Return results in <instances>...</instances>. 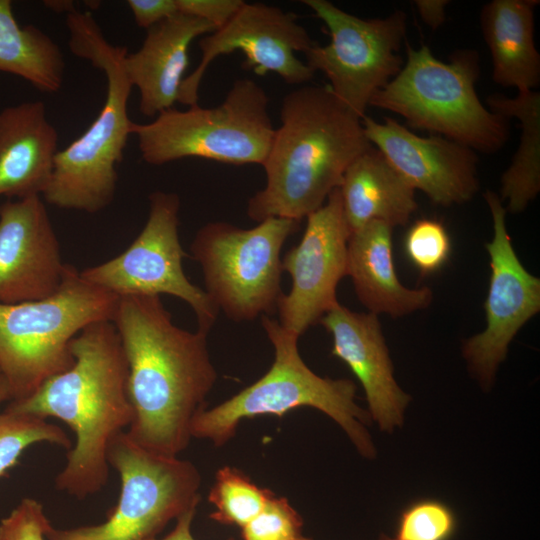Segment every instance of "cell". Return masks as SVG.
Segmentation results:
<instances>
[{
	"label": "cell",
	"mask_w": 540,
	"mask_h": 540,
	"mask_svg": "<svg viewBox=\"0 0 540 540\" xmlns=\"http://www.w3.org/2000/svg\"><path fill=\"white\" fill-rule=\"evenodd\" d=\"M486 102L492 112L520 123L519 145L501 176L499 198L507 202L506 212L521 213L540 191V93L518 92L513 98L493 94Z\"/></svg>",
	"instance_id": "cell-24"
},
{
	"label": "cell",
	"mask_w": 540,
	"mask_h": 540,
	"mask_svg": "<svg viewBox=\"0 0 540 540\" xmlns=\"http://www.w3.org/2000/svg\"><path fill=\"white\" fill-rule=\"evenodd\" d=\"M405 45L402 69L372 97L369 106L396 113L412 128L446 137L474 151L500 150L509 137V119L489 110L477 95V51L459 50L449 62H443L425 45L419 49Z\"/></svg>",
	"instance_id": "cell-6"
},
{
	"label": "cell",
	"mask_w": 540,
	"mask_h": 540,
	"mask_svg": "<svg viewBox=\"0 0 540 540\" xmlns=\"http://www.w3.org/2000/svg\"><path fill=\"white\" fill-rule=\"evenodd\" d=\"M377 540H393V538L389 537L386 534H382V535H380V537Z\"/></svg>",
	"instance_id": "cell-38"
},
{
	"label": "cell",
	"mask_w": 540,
	"mask_h": 540,
	"mask_svg": "<svg viewBox=\"0 0 540 540\" xmlns=\"http://www.w3.org/2000/svg\"><path fill=\"white\" fill-rule=\"evenodd\" d=\"M404 250L408 260L422 274L438 271L449 259L450 236L444 225L434 219H420L407 231Z\"/></svg>",
	"instance_id": "cell-29"
},
{
	"label": "cell",
	"mask_w": 540,
	"mask_h": 540,
	"mask_svg": "<svg viewBox=\"0 0 540 540\" xmlns=\"http://www.w3.org/2000/svg\"><path fill=\"white\" fill-rule=\"evenodd\" d=\"M297 540H312V539L306 538L304 536H300Z\"/></svg>",
	"instance_id": "cell-39"
},
{
	"label": "cell",
	"mask_w": 540,
	"mask_h": 540,
	"mask_svg": "<svg viewBox=\"0 0 540 540\" xmlns=\"http://www.w3.org/2000/svg\"><path fill=\"white\" fill-rule=\"evenodd\" d=\"M274 493L260 488L241 470L224 466L216 473L215 483L208 496L215 511L214 521L241 528L253 519Z\"/></svg>",
	"instance_id": "cell-26"
},
{
	"label": "cell",
	"mask_w": 540,
	"mask_h": 540,
	"mask_svg": "<svg viewBox=\"0 0 540 540\" xmlns=\"http://www.w3.org/2000/svg\"><path fill=\"white\" fill-rule=\"evenodd\" d=\"M331 334L333 356L356 376L366 395L369 414L381 431L400 427L410 401L397 384L378 316L336 303L319 321Z\"/></svg>",
	"instance_id": "cell-18"
},
{
	"label": "cell",
	"mask_w": 540,
	"mask_h": 540,
	"mask_svg": "<svg viewBox=\"0 0 540 540\" xmlns=\"http://www.w3.org/2000/svg\"><path fill=\"white\" fill-rule=\"evenodd\" d=\"M303 237L281 260L290 274V292L277 302L279 324L300 336L336 304V288L347 273L346 223L339 187L309 214Z\"/></svg>",
	"instance_id": "cell-15"
},
{
	"label": "cell",
	"mask_w": 540,
	"mask_h": 540,
	"mask_svg": "<svg viewBox=\"0 0 540 540\" xmlns=\"http://www.w3.org/2000/svg\"><path fill=\"white\" fill-rule=\"evenodd\" d=\"M303 521L285 497L273 494L263 509L242 527L241 540H297Z\"/></svg>",
	"instance_id": "cell-30"
},
{
	"label": "cell",
	"mask_w": 540,
	"mask_h": 540,
	"mask_svg": "<svg viewBox=\"0 0 540 540\" xmlns=\"http://www.w3.org/2000/svg\"><path fill=\"white\" fill-rule=\"evenodd\" d=\"M415 6L423 22L432 29H437L445 21L447 0H416Z\"/></svg>",
	"instance_id": "cell-34"
},
{
	"label": "cell",
	"mask_w": 540,
	"mask_h": 540,
	"mask_svg": "<svg viewBox=\"0 0 540 540\" xmlns=\"http://www.w3.org/2000/svg\"><path fill=\"white\" fill-rule=\"evenodd\" d=\"M64 56L57 43L36 26L18 24L10 0H0V72L23 78L44 93L63 83Z\"/></svg>",
	"instance_id": "cell-25"
},
{
	"label": "cell",
	"mask_w": 540,
	"mask_h": 540,
	"mask_svg": "<svg viewBox=\"0 0 540 540\" xmlns=\"http://www.w3.org/2000/svg\"><path fill=\"white\" fill-rule=\"evenodd\" d=\"M299 227L300 221L271 217L249 229L218 221L198 230L191 252L206 293L228 318L249 321L274 312L283 294L280 252Z\"/></svg>",
	"instance_id": "cell-10"
},
{
	"label": "cell",
	"mask_w": 540,
	"mask_h": 540,
	"mask_svg": "<svg viewBox=\"0 0 540 540\" xmlns=\"http://www.w3.org/2000/svg\"><path fill=\"white\" fill-rule=\"evenodd\" d=\"M316 42L298 22L297 16L265 3H244L224 26L199 40L201 60L185 76L178 101L198 105L199 87L209 65L219 56L240 51L245 56L243 67L259 76L273 72L287 84H305L315 72L300 60Z\"/></svg>",
	"instance_id": "cell-13"
},
{
	"label": "cell",
	"mask_w": 540,
	"mask_h": 540,
	"mask_svg": "<svg viewBox=\"0 0 540 540\" xmlns=\"http://www.w3.org/2000/svg\"><path fill=\"white\" fill-rule=\"evenodd\" d=\"M280 121L262 164L266 185L247 204L248 216L257 222L306 218L340 186L351 162L372 146L362 118L328 84H305L289 92Z\"/></svg>",
	"instance_id": "cell-3"
},
{
	"label": "cell",
	"mask_w": 540,
	"mask_h": 540,
	"mask_svg": "<svg viewBox=\"0 0 540 540\" xmlns=\"http://www.w3.org/2000/svg\"><path fill=\"white\" fill-rule=\"evenodd\" d=\"M215 30L205 20L178 13L147 29L140 49L127 53L125 71L132 87L139 91V110L144 116L154 117L173 108L192 41Z\"/></svg>",
	"instance_id": "cell-19"
},
{
	"label": "cell",
	"mask_w": 540,
	"mask_h": 540,
	"mask_svg": "<svg viewBox=\"0 0 540 540\" xmlns=\"http://www.w3.org/2000/svg\"><path fill=\"white\" fill-rule=\"evenodd\" d=\"M107 460L121 487L106 520L68 529L51 526L47 540H147L200 503L201 476L190 461L151 453L125 431L109 445Z\"/></svg>",
	"instance_id": "cell-9"
},
{
	"label": "cell",
	"mask_w": 540,
	"mask_h": 540,
	"mask_svg": "<svg viewBox=\"0 0 540 540\" xmlns=\"http://www.w3.org/2000/svg\"><path fill=\"white\" fill-rule=\"evenodd\" d=\"M265 90L252 79L236 80L215 107L170 108L145 124L133 122L142 159L163 165L203 158L232 165L259 164L269 152L275 128Z\"/></svg>",
	"instance_id": "cell-8"
},
{
	"label": "cell",
	"mask_w": 540,
	"mask_h": 540,
	"mask_svg": "<svg viewBox=\"0 0 540 540\" xmlns=\"http://www.w3.org/2000/svg\"><path fill=\"white\" fill-rule=\"evenodd\" d=\"M244 3L242 0H176L178 13L205 20L216 30L231 20Z\"/></svg>",
	"instance_id": "cell-32"
},
{
	"label": "cell",
	"mask_w": 540,
	"mask_h": 540,
	"mask_svg": "<svg viewBox=\"0 0 540 540\" xmlns=\"http://www.w3.org/2000/svg\"><path fill=\"white\" fill-rule=\"evenodd\" d=\"M112 323L128 366L133 417L125 433L151 453L177 457L217 379L208 333L179 328L160 297L150 295L119 297Z\"/></svg>",
	"instance_id": "cell-1"
},
{
	"label": "cell",
	"mask_w": 540,
	"mask_h": 540,
	"mask_svg": "<svg viewBox=\"0 0 540 540\" xmlns=\"http://www.w3.org/2000/svg\"><path fill=\"white\" fill-rule=\"evenodd\" d=\"M11 391L9 384L0 370V404H2L5 401H11Z\"/></svg>",
	"instance_id": "cell-37"
},
{
	"label": "cell",
	"mask_w": 540,
	"mask_h": 540,
	"mask_svg": "<svg viewBox=\"0 0 540 540\" xmlns=\"http://www.w3.org/2000/svg\"><path fill=\"white\" fill-rule=\"evenodd\" d=\"M51 523L43 505L33 498H23L0 522V540H45Z\"/></svg>",
	"instance_id": "cell-31"
},
{
	"label": "cell",
	"mask_w": 540,
	"mask_h": 540,
	"mask_svg": "<svg viewBox=\"0 0 540 540\" xmlns=\"http://www.w3.org/2000/svg\"><path fill=\"white\" fill-rule=\"evenodd\" d=\"M58 151V132L42 101L2 109L0 197L42 196L50 184Z\"/></svg>",
	"instance_id": "cell-20"
},
{
	"label": "cell",
	"mask_w": 540,
	"mask_h": 540,
	"mask_svg": "<svg viewBox=\"0 0 540 540\" xmlns=\"http://www.w3.org/2000/svg\"><path fill=\"white\" fill-rule=\"evenodd\" d=\"M65 266L40 196L0 205V303L53 295L62 283Z\"/></svg>",
	"instance_id": "cell-17"
},
{
	"label": "cell",
	"mask_w": 540,
	"mask_h": 540,
	"mask_svg": "<svg viewBox=\"0 0 540 540\" xmlns=\"http://www.w3.org/2000/svg\"><path fill=\"white\" fill-rule=\"evenodd\" d=\"M339 190L350 234L373 221L404 226L417 209L414 188L374 146L351 162Z\"/></svg>",
	"instance_id": "cell-22"
},
{
	"label": "cell",
	"mask_w": 540,
	"mask_h": 540,
	"mask_svg": "<svg viewBox=\"0 0 540 540\" xmlns=\"http://www.w3.org/2000/svg\"><path fill=\"white\" fill-rule=\"evenodd\" d=\"M323 21L330 42L317 43L304 53L307 66L322 72L333 93L360 118L372 97L402 69L399 51L406 43L403 11L385 18H360L327 0H303Z\"/></svg>",
	"instance_id": "cell-11"
},
{
	"label": "cell",
	"mask_w": 540,
	"mask_h": 540,
	"mask_svg": "<svg viewBox=\"0 0 540 540\" xmlns=\"http://www.w3.org/2000/svg\"><path fill=\"white\" fill-rule=\"evenodd\" d=\"M484 198L493 221V238L485 245L491 268L484 305L486 327L466 340L462 351L472 374L484 388H489L509 344L540 311V279L523 266L514 250L499 195L487 190Z\"/></svg>",
	"instance_id": "cell-14"
},
{
	"label": "cell",
	"mask_w": 540,
	"mask_h": 540,
	"mask_svg": "<svg viewBox=\"0 0 540 540\" xmlns=\"http://www.w3.org/2000/svg\"><path fill=\"white\" fill-rule=\"evenodd\" d=\"M73 365L46 380L25 399L5 410L44 419L56 418L70 427L75 445L55 478L56 489L84 499L107 484V452L111 442L131 424L128 366L112 321L82 329L70 342Z\"/></svg>",
	"instance_id": "cell-2"
},
{
	"label": "cell",
	"mask_w": 540,
	"mask_h": 540,
	"mask_svg": "<svg viewBox=\"0 0 540 540\" xmlns=\"http://www.w3.org/2000/svg\"><path fill=\"white\" fill-rule=\"evenodd\" d=\"M127 5L137 26L146 30L178 14L176 0H128Z\"/></svg>",
	"instance_id": "cell-33"
},
{
	"label": "cell",
	"mask_w": 540,
	"mask_h": 540,
	"mask_svg": "<svg viewBox=\"0 0 540 540\" xmlns=\"http://www.w3.org/2000/svg\"><path fill=\"white\" fill-rule=\"evenodd\" d=\"M362 125L372 146L433 203L462 204L478 191V157L473 149L440 135H417L393 118L377 122L365 115Z\"/></svg>",
	"instance_id": "cell-16"
},
{
	"label": "cell",
	"mask_w": 540,
	"mask_h": 540,
	"mask_svg": "<svg viewBox=\"0 0 540 540\" xmlns=\"http://www.w3.org/2000/svg\"><path fill=\"white\" fill-rule=\"evenodd\" d=\"M197 508H192L176 519L174 529L163 538H151L147 540H196L191 531L192 522ZM233 540V539H230Z\"/></svg>",
	"instance_id": "cell-35"
},
{
	"label": "cell",
	"mask_w": 540,
	"mask_h": 540,
	"mask_svg": "<svg viewBox=\"0 0 540 540\" xmlns=\"http://www.w3.org/2000/svg\"><path fill=\"white\" fill-rule=\"evenodd\" d=\"M66 24L72 54L104 72L106 98L88 129L56 154L52 178L42 196L58 208L92 214L114 198L116 166L123 160L131 134L127 106L132 85L124 67L128 51L106 40L91 12L74 9L66 14Z\"/></svg>",
	"instance_id": "cell-4"
},
{
	"label": "cell",
	"mask_w": 540,
	"mask_h": 540,
	"mask_svg": "<svg viewBox=\"0 0 540 540\" xmlns=\"http://www.w3.org/2000/svg\"><path fill=\"white\" fill-rule=\"evenodd\" d=\"M180 199L175 193L155 191L149 196L145 226L118 256L80 271L86 281L117 296L168 294L194 311L198 329L208 333L219 309L206 291L184 274L185 256L178 235Z\"/></svg>",
	"instance_id": "cell-12"
},
{
	"label": "cell",
	"mask_w": 540,
	"mask_h": 540,
	"mask_svg": "<svg viewBox=\"0 0 540 540\" xmlns=\"http://www.w3.org/2000/svg\"><path fill=\"white\" fill-rule=\"evenodd\" d=\"M456 522L454 512L445 503L419 500L402 511L393 540H450Z\"/></svg>",
	"instance_id": "cell-28"
},
{
	"label": "cell",
	"mask_w": 540,
	"mask_h": 540,
	"mask_svg": "<svg viewBox=\"0 0 540 540\" xmlns=\"http://www.w3.org/2000/svg\"><path fill=\"white\" fill-rule=\"evenodd\" d=\"M538 0H493L481 10L483 37L490 50L493 80L518 92L540 83V55L534 40Z\"/></svg>",
	"instance_id": "cell-23"
},
{
	"label": "cell",
	"mask_w": 540,
	"mask_h": 540,
	"mask_svg": "<svg viewBox=\"0 0 540 540\" xmlns=\"http://www.w3.org/2000/svg\"><path fill=\"white\" fill-rule=\"evenodd\" d=\"M44 5L56 12H65L66 14L75 9L72 1H45Z\"/></svg>",
	"instance_id": "cell-36"
},
{
	"label": "cell",
	"mask_w": 540,
	"mask_h": 540,
	"mask_svg": "<svg viewBox=\"0 0 540 540\" xmlns=\"http://www.w3.org/2000/svg\"><path fill=\"white\" fill-rule=\"evenodd\" d=\"M393 227L370 222L350 234L347 273L356 295L370 313L394 318L428 307L433 293L428 287L408 288L396 273L393 259Z\"/></svg>",
	"instance_id": "cell-21"
},
{
	"label": "cell",
	"mask_w": 540,
	"mask_h": 540,
	"mask_svg": "<svg viewBox=\"0 0 540 540\" xmlns=\"http://www.w3.org/2000/svg\"><path fill=\"white\" fill-rule=\"evenodd\" d=\"M41 442L68 450L72 447L64 430L47 419L8 410L0 412V477L18 464L27 448Z\"/></svg>",
	"instance_id": "cell-27"
},
{
	"label": "cell",
	"mask_w": 540,
	"mask_h": 540,
	"mask_svg": "<svg viewBox=\"0 0 540 540\" xmlns=\"http://www.w3.org/2000/svg\"><path fill=\"white\" fill-rule=\"evenodd\" d=\"M119 296L96 286L66 264L51 296L16 304L0 303V370L11 401L33 394L46 380L74 363L71 340L86 326L112 321Z\"/></svg>",
	"instance_id": "cell-7"
},
{
	"label": "cell",
	"mask_w": 540,
	"mask_h": 540,
	"mask_svg": "<svg viewBox=\"0 0 540 540\" xmlns=\"http://www.w3.org/2000/svg\"><path fill=\"white\" fill-rule=\"evenodd\" d=\"M261 317L274 347L272 366L236 395L198 413L191 425L192 438L209 440L219 447L235 435L243 419L265 415L281 417L296 408L312 407L338 423L362 456L374 458L376 449L366 429L371 417L355 402L356 385L348 379L315 374L299 354V337L267 315Z\"/></svg>",
	"instance_id": "cell-5"
}]
</instances>
